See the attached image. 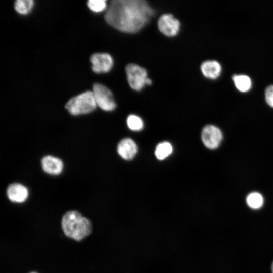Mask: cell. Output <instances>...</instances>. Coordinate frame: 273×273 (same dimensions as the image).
<instances>
[{
    "instance_id": "cell-4",
    "label": "cell",
    "mask_w": 273,
    "mask_h": 273,
    "mask_svg": "<svg viewBox=\"0 0 273 273\" xmlns=\"http://www.w3.org/2000/svg\"><path fill=\"white\" fill-rule=\"evenodd\" d=\"M125 70L128 82L132 89L140 91L146 85L151 84L152 80L148 78L145 68L135 64H129Z\"/></svg>"
},
{
    "instance_id": "cell-15",
    "label": "cell",
    "mask_w": 273,
    "mask_h": 273,
    "mask_svg": "<svg viewBox=\"0 0 273 273\" xmlns=\"http://www.w3.org/2000/svg\"><path fill=\"white\" fill-rule=\"evenodd\" d=\"M246 203L251 209H258L263 205V197L260 193L257 192H253L247 195Z\"/></svg>"
},
{
    "instance_id": "cell-16",
    "label": "cell",
    "mask_w": 273,
    "mask_h": 273,
    "mask_svg": "<svg viewBox=\"0 0 273 273\" xmlns=\"http://www.w3.org/2000/svg\"><path fill=\"white\" fill-rule=\"evenodd\" d=\"M34 5L32 0H17L14 4L15 10L21 14H27L29 13Z\"/></svg>"
},
{
    "instance_id": "cell-13",
    "label": "cell",
    "mask_w": 273,
    "mask_h": 273,
    "mask_svg": "<svg viewBox=\"0 0 273 273\" xmlns=\"http://www.w3.org/2000/svg\"><path fill=\"white\" fill-rule=\"evenodd\" d=\"M172 151L171 144L167 141H164L157 145L155 155L157 159L163 160L168 157L172 153Z\"/></svg>"
},
{
    "instance_id": "cell-5",
    "label": "cell",
    "mask_w": 273,
    "mask_h": 273,
    "mask_svg": "<svg viewBox=\"0 0 273 273\" xmlns=\"http://www.w3.org/2000/svg\"><path fill=\"white\" fill-rule=\"evenodd\" d=\"M94 97L99 107L105 111H111L116 106L111 91L106 86L96 83L93 85L92 90Z\"/></svg>"
},
{
    "instance_id": "cell-7",
    "label": "cell",
    "mask_w": 273,
    "mask_h": 273,
    "mask_svg": "<svg viewBox=\"0 0 273 273\" xmlns=\"http://www.w3.org/2000/svg\"><path fill=\"white\" fill-rule=\"evenodd\" d=\"M180 24L178 19L170 14H165L159 18L158 27L165 36L173 37L176 35L180 29Z\"/></svg>"
},
{
    "instance_id": "cell-12",
    "label": "cell",
    "mask_w": 273,
    "mask_h": 273,
    "mask_svg": "<svg viewBox=\"0 0 273 273\" xmlns=\"http://www.w3.org/2000/svg\"><path fill=\"white\" fill-rule=\"evenodd\" d=\"M201 70L205 77L210 79H215L219 76L221 67L215 60H208L202 63Z\"/></svg>"
},
{
    "instance_id": "cell-18",
    "label": "cell",
    "mask_w": 273,
    "mask_h": 273,
    "mask_svg": "<svg viewBox=\"0 0 273 273\" xmlns=\"http://www.w3.org/2000/svg\"><path fill=\"white\" fill-rule=\"evenodd\" d=\"M87 6L93 12L99 13L106 9L107 4L104 0H90L87 2Z\"/></svg>"
},
{
    "instance_id": "cell-14",
    "label": "cell",
    "mask_w": 273,
    "mask_h": 273,
    "mask_svg": "<svg viewBox=\"0 0 273 273\" xmlns=\"http://www.w3.org/2000/svg\"><path fill=\"white\" fill-rule=\"evenodd\" d=\"M233 80L237 88L242 92H245L250 89L251 86L250 78L245 75H235Z\"/></svg>"
},
{
    "instance_id": "cell-21",
    "label": "cell",
    "mask_w": 273,
    "mask_h": 273,
    "mask_svg": "<svg viewBox=\"0 0 273 273\" xmlns=\"http://www.w3.org/2000/svg\"><path fill=\"white\" fill-rule=\"evenodd\" d=\"M31 273H36V272H31Z\"/></svg>"
},
{
    "instance_id": "cell-11",
    "label": "cell",
    "mask_w": 273,
    "mask_h": 273,
    "mask_svg": "<svg viewBox=\"0 0 273 273\" xmlns=\"http://www.w3.org/2000/svg\"><path fill=\"white\" fill-rule=\"evenodd\" d=\"M41 164L46 173L53 175L60 174L64 167L63 161L60 159L51 155L43 157L41 159Z\"/></svg>"
},
{
    "instance_id": "cell-8",
    "label": "cell",
    "mask_w": 273,
    "mask_h": 273,
    "mask_svg": "<svg viewBox=\"0 0 273 273\" xmlns=\"http://www.w3.org/2000/svg\"><path fill=\"white\" fill-rule=\"evenodd\" d=\"M92 70L97 73L109 72L113 65L112 57L107 53H97L90 57Z\"/></svg>"
},
{
    "instance_id": "cell-10",
    "label": "cell",
    "mask_w": 273,
    "mask_h": 273,
    "mask_svg": "<svg viewBox=\"0 0 273 273\" xmlns=\"http://www.w3.org/2000/svg\"><path fill=\"white\" fill-rule=\"evenodd\" d=\"M28 189L20 183H13L9 185L7 189V195L12 202L22 203L28 197Z\"/></svg>"
},
{
    "instance_id": "cell-6",
    "label": "cell",
    "mask_w": 273,
    "mask_h": 273,
    "mask_svg": "<svg viewBox=\"0 0 273 273\" xmlns=\"http://www.w3.org/2000/svg\"><path fill=\"white\" fill-rule=\"evenodd\" d=\"M201 139L207 148L215 149L218 148L221 143L222 133L217 127L213 125H208L202 129Z\"/></svg>"
},
{
    "instance_id": "cell-9",
    "label": "cell",
    "mask_w": 273,
    "mask_h": 273,
    "mask_svg": "<svg viewBox=\"0 0 273 273\" xmlns=\"http://www.w3.org/2000/svg\"><path fill=\"white\" fill-rule=\"evenodd\" d=\"M117 152L120 156L126 160L132 159L138 152L135 142L129 138L122 139L118 144Z\"/></svg>"
},
{
    "instance_id": "cell-17",
    "label": "cell",
    "mask_w": 273,
    "mask_h": 273,
    "mask_svg": "<svg viewBox=\"0 0 273 273\" xmlns=\"http://www.w3.org/2000/svg\"><path fill=\"white\" fill-rule=\"evenodd\" d=\"M128 128L134 131H138L143 129V122L142 119L135 115H130L127 118Z\"/></svg>"
},
{
    "instance_id": "cell-20",
    "label": "cell",
    "mask_w": 273,
    "mask_h": 273,
    "mask_svg": "<svg viewBox=\"0 0 273 273\" xmlns=\"http://www.w3.org/2000/svg\"><path fill=\"white\" fill-rule=\"evenodd\" d=\"M271 272L273 273V261L271 264Z\"/></svg>"
},
{
    "instance_id": "cell-1",
    "label": "cell",
    "mask_w": 273,
    "mask_h": 273,
    "mask_svg": "<svg viewBox=\"0 0 273 273\" xmlns=\"http://www.w3.org/2000/svg\"><path fill=\"white\" fill-rule=\"evenodd\" d=\"M154 15L144 0H113L105 14L106 21L117 30L128 33L140 31Z\"/></svg>"
},
{
    "instance_id": "cell-19",
    "label": "cell",
    "mask_w": 273,
    "mask_h": 273,
    "mask_svg": "<svg viewBox=\"0 0 273 273\" xmlns=\"http://www.w3.org/2000/svg\"><path fill=\"white\" fill-rule=\"evenodd\" d=\"M265 95L266 103L269 106L273 108V85L267 87Z\"/></svg>"
},
{
    "instance_id": "cell-2",
    "label": "cell",
    "mask_w": 273,
    "mask_h": 273,
    "mask_svg": "<svg viewBox=\"0 0 273 273\" xmlns=\"http://www.w3.org/2000/svg\"><path fill=\"white\" fill-rule=\"evenodd\" d=\"M61 225L65 234L76 241L81 240L92 232L90 221L75 210L68 211L63 215Z\"/></svg>"
},
{
    "instance_id": "cell-3",
    "label": "cell",
    "mask_w": 273,
    "mask_h": 273,
    "mask_svg": "<svg viewBox=\"0 0 273 273\" xmlns=\"http://www.w3.org/2000/svg\"><path fill=\"white\" fill-rule=\"evenodd\" d=\"M97 106L92 91H86L73 97L65 105L66 109L73 116L88 114Z\"/></svg>"
}]
</instances>
